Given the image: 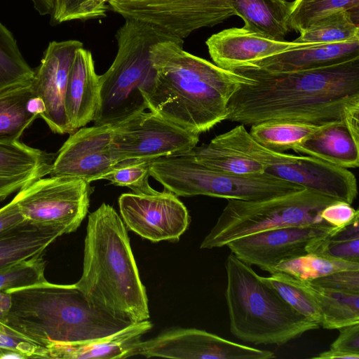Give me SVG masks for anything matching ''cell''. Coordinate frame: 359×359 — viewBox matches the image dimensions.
<instances>
[{
  "mask_svg": "<svg viewBox=\"0 0 359 359\" xmlns=\"http://www.w3.org/2000/svg\"><path fill=\"white\" fill-rule=\"evenodd\" d=\"M183 43L168 39L151 47L156 76L144 99L149 111L200 135L226 120L230 98L252 79L187 52Z\"/></svg>",
  "mask_w": 359,
  "mask_h": 359,
  "instance_id": "obj_2",
  "label": "cell"
},
{
  "mask_svg": "<svg viewBox=\"0 0 359 359\" xmlns=\"http://www.w3.org/2000/svg\"><path fill=\"white\" fill-rule=\"evenodd\" d=\"M116 126L82 127L70 134L58 151L49 175L83 180H102L119 162L111 149Z\"/></svg>",
  "mask_w": 359,
  "mask_h": 359,
  "instance_id": "obj_16",
  "label": "cell"
},
{
  "mask_svg": "<svg viewBox=\"0 0 359 359\" xmlns=\"http://www.w3.org/2000/svg\"><path fill=\"white\" fill-rule=\"evenodd\" d=\"M359 0H294L288 25L290 30L300 32L320 18L339 10L358 16Z\"/></svg>",
  "mask_w": 359,
  "mask_h": 359,
  "instance_id": "obj_34",
  "label": "cell"
},
{
  "mask_svg": "<svg viewBox=\"0 0 359 359\" xmlns=\"http://www.w3.org/2000/svg\"><path fill=\"white\" fill-rule=\"evenodd\" d=\"M25 220L14 197L11 202L0 208V233Z\"/></svg>",
  "mask_w": 359,
  "mask_h": 359,
  "instance_id": "obj_42",
  "label": "cell"
},
{
  "mask_svg": "<svg viewBox=\"0 0 359 359\" xmlns=\"http://www.w3.org/2000/svg\"><path fill=\"white\" fill-rule=\"evenodd\" d=\"M67 233L65 229L25 220L0 233V269L38 255L57 238Z\"/></svg>",
  "mask_w": 359,
  "mask_h": 359,
  "instance_id": "obj_24",
  "label": "cell"
},
{
  "mask_svg": "<svg viewBox=\"0 0 359 359\" xmlns=\"http://www.w3.org/2000/svg\"><path fill=\"white\" fill-rule=\"evenodd\" d=\"M117 53L110 67L99 75L100 106L94 125L117 126L148 109L144 97L151 92L156 71L151 47L172 38L144 22L125 19L116 31Z\"/></svg>",
  "mask_w": 359,
  "mask_h": 359,
  "instance_id": "obj_6",
  "label": "cell"
},
{
  "mask_svg": "<svg viewBox=\"0 0 359 359\" xmlns=\"http://www.w3.org/2000/svg\"><path fill=\"white\" fill-rule=\"evenodd\" d=\"M299 33L294 42L337 43L359 38V27L351 12L339 10L320 18Z\"/></svg>",
  "mask_w": 359,
  "mask_h": 359,
  "instance_id": "obj_30",
  "label": "cell"
},
{
  "mask_svg": "<svg viewBox=\"0 0 359 359\" xmlns=\"http://www.w3.org/2000/svg\"><path fill=\"white\" fill-rule=\"evenodd\" d=\"M34 74L13 34L0 22V90L29 82Z\"/></svg>",
  "mask_w": 359,
  "mask_h": 359,
  "instance_id": "obj_33",
  "label": "cell"
},
{
  "mask_svg": "<svg viewBox=\"0 0 359 359\" xmlns=\"http://www.w3.org/2000/svg\"><path fill=\"white\" fill-rule=\"evenodd\" d=\"M43 254L0 269V292L46 281Z\"/></svg>",
  "mask_w": 359,
  "mask_h": 359,
  "instance_id": "obj_37",
  "label": "cell"
},
{
  "mask_svg": "<svg viewBox=\"0 0 359 359\" xmlns=\"http://www.w3.org/2000/svg\"><path fill=\"white\" fill-rule=\"evenodd\" d=\"M100 106V84L90 50H77L69 74L65 110L70 134L93 121Z\"/></svg>",
  "mask_w": 359,
  "mask_h": 359,
  "instance_id": "obj_20",
  "label": "cell"
},
{
  "mask_svg": "<svg viewBox=\"0 0 359 359\" xmlns=\"http://www.w3.org/2000/svg\"><path fill=\"white\" fill-rule=\"evenodd\" d=\"M225 268L229 328L237 339L255 345L280 346L320 327L296 311L251 265L232 252Z\"/></svg>",
  "mask_w": 359,
  "mask_h": 359,
  "instance_id": "obj_5",
  "label": "cell"
},
{
  "mask_svg": "<svg viewBox=\"0 0 359 359\" xmlns=\"http://www.w3.org/2000/svg\"><path fill=\"white\" fill-rule=\"evenodd\" d=\"M55 158L19 140L0 142V201L48 175Z\"/></svg>",
  "mask_w": 359,
  "mask_h": 359,
  "instance_id": "obj_22",
  "label": "cell"
},
{
  "mask_svg": "<svg viewBox=\"0 0 359 359\" xmlns=\"http://www.w3.org/2000/svg\"><path fill=\"white\" fill-rule=\"evenodd\" d=\"M358 219L356 218L334 235L321 241L311 253L359 263Z\"/></svg>",
  "mask_w": 359,
  "mask_h": 359,
  "instance_id": "obj_35",
  "label": "cell"
},
{
  "mask_svg": "<svg viewBox=\"0 0 359 359\" xmlns=\"http://www.w3.org/2000/svg\"><path fill=\"white\" fill-rule=\"evenodd\" d=\"M320 216L332 226L345 227L359 217V212L351 204L341 201H336L327 205L321 211Z\"/></svg>",
  "mask_w": 359,
  "mask_h": 359,
  "instance_id": "obj_40",
  "label": "cell"
},
{
  "mask_svg": "<svg viewBox=\"0 0 359 359\" xmlns=\"http://www.w3.org/2000/svg\"><path fill=\"white\" fill-rule=\"evenodd\" d=\"M342 228L328 223L277 228L240 238L226 246L241 261L271 273L280 262L311 253L321 241Z\"/></svg>",
  "mask_w": 359,
  "mask_h": 359,
  "instance_id": "obj_13",
  "label": "cell"
},
{
  "mask_svg": "<svg viewBox=\"0 0 359 359\" xmlns=\"http://www.w3.org/2000/svg\"><path fill=\"white\" fill-rule=\"evenodd\" d=\"M198 163L214 170L238 175L264 172V167L229 143L222 134L210 143L196 146L187 153Z\"/></svg>",
  "mask_w": 359,
  "mask_h": 359,
  "instance_id": "obj_27",
  "label": "cell"
},
{
  "mask_svg": "<svg viewBox=\"0 0 359 359\" xmlns=\"http://www.w3.org/2000/svg\"><path fill=\"white\" fill-rule=\"evenodd\" d=\"M359 57V38L337 43H302L249 65L269 72L327 67Z\"/></svg>",
  "mask_w": 359,
  "mask_h": 359,
  "instance_id": "obj_21",
  "label": "cell"
},
{
  "mask_svg": "<svg viewBox=\"0 0 359 359\" xmlns=\"http://www.w3.org/2000/svg\"><path fill=\"white\" fill-rule=\"evenodd\" d=\"M339 334L330 346L331 349L359 354V323L339 329Z\"/></svg>",
  "mask_w": 359,
  "mask_h": 359,
  "instance_id": "obj_41",
  "label": "cell"
},
{
  "mask_svg": "<svg viewBox=\"0 0 359 359\" xmlns=\"http://www.w3.org/2000/svg\"><path fill=\"white\" fill-rule=\"evenodd\" d=\"M306 281L326 289L359 293V269L338 271Z\"/></svg>",
  "mask_w": 359,
  "mask_h": 359,
  "instance_id": "obj_39",
  "label": "cell"
},
{
  "mask_svg": "<svg viewBox=\"0 0 359 359\" xmlns=\"http://www.w3.org/2000/svg\"><path fill=\"white\" fill-rule=\"evenodd\" d=\"M146 320L131 324L106 337L52 345L45 349L44 358H126L137 355L142 337L152 328Z\"/></svg>",
  "mask_w": 359,
  "mask_h": 359,
  "instance_id": "obj_23",
  "label": "cell"
},
{
  "mask_svg": "<svg viewBox=\"0 0 359 359\" xmlns=\"http://www.w3.org/2000/svg\"><path fill=\"white\" fill-rule=\"evenodd\" d=\"M205 43L214 64L231 71L302 44L269 39L244 27L224 29L212 34Z\"/></svg>",
  "mask_w": 359,
  "mask_h": 359,
  "instance_id": "obj_18",
  "label": "cell"
},
{
  "mask_svg": "<svg viewBox=\"0 0 359 359\" xmlns=\"http://www.w3.org/2000/svg\"><path fill=\"white\" fill-rule=\"evenodd\" d=\"M83 47L78 40L50 42L31 81L34 93L46 107L41 116L55 133H69L65 110V95L69 71L75 54Z\"/></svg>",
  "mask_w": 359,
  "mask_h": 359,
  "instance_id": "obj_17",
  "label": "cell"
},
{
  "mask_svg": "<svg viewBox=\"0 0 359 359\" xmlns=\"http://www.w3.org/2000/svg\"><path fill=\"white\" fill-rule=\"evenodd\" d=\"M267 285L296 311L320 327L321 314L313 298L306 289L303 280L287 273L276 271L270 276H262Z\"/></svg>",
  "mask_w": 359,
  "mask_h": 359,
  "instance_id": "obj_32",
  "label": "cell"
},
{
  "mask_svg": "<svg viewBox=\"0 0 359 359\" xmlns=\"http://www.w3.org/2000/svg\"><path fill=\"white\" fill-rule=\"evenodd\" d=\"M88 219L83 273L76 286L115 318L132 323L149 320L146 290L123 220L105 203Z\"/></svg>",
  "mask_w": 359,
  "mask_h": 359,
  "instance_id": "obj_3",
  "label": "cell"
},
{
  "mask_svg": "<svg viewBox=\"0 0 359 359\" xmlns=\"http://www.w3.org/2000/svg\"><path fill=\"white\" fill-rule=\"evenodd\" d=\"M236 149L264 167V172L349 204L358 195L357 180L348 169L311 156L276 152L255 140L246 129L233 136Z\"/></svg>",
  "mask_w": 359,
  "mask_h": 359,
  "instance_id": "obj_9",
  "label": "cell"
},
{
  "mask_svg": "<svg viewBox=\"0 0 359 359\" xmlns=\"http://www.w3.org/2000/svg\"><path fill=\"white\" fill-rule=\"evenodd\" d=\"M358 145L359 108L341 121L321 126L293 151L348 169L359 165Z\"/></svg>",
  "mask_w": 359,
  "mask_h": 359,
  "instance_id": "obj_19",
  "label": "cell"
},
{
  "mask_svg": "<svg viewBox=\"0 0 359 359\" xmlns=\"http://www.w3.org/2000/svg\"><path fill=\"white\" fill-rule=\"evenodd\" d=\"M23 358V357L13 351L9 349L0 348V358Z\"/></svg>",
  "mask_w": 359,
  "mask_h": 359,
  "instance_id": "obj_46",
  "label": "cell"
},
{
  "mask_svg": "<svg viewBox=\"0 0 359 359\" xmlns=\"http://www.w3.org/2000/svg\"><path fill=\"white\" fill-rule=\"evenodd\" d=\"M97 1H101V2L108 3L109 1H110L111 0H97Z\"/></svg>",
  "mask_w": 359,
  "mask_h": 359,
  "instance_id": "obj_47",
  "label": "cell"
},
{
  "mask_svg": "<svg viewBox=\"0 0 359 359\" xmlns=\"http://www.w3.org/2000/svg\"><path fill=\"white\" fill-rule=\"evenodd\" d=\"M198 142L199 135L186 131L151 111H144L116 126L111 145L121 161L185 154Z\"/></svg>",
  "mask_w": 359,
  "mask_h": 359,
  "instance_id": "obj_12",
  "label": "cell"
},
{
  "mask_svg": "<svg viewBox=\"0 0 359 359\" xmlns=\"http://www.w3.org/2000/svg\"><path fill=\"white\" fill-rule=\"evenodd\" d=\"M357 269L359 263L308 253L280 262L271 273L280 271L301 280H311L338 271Z\"/></svg>",
  "mask_w": 359,
  "mask_h": 359,
  "instance_id": "obj_31",
  "label": "cell"
},
{
  "mask_svg": "<svg viewBox=\"0 0 359 359\" xmlns=\"http://www.w3.org/2000/svg\"><path fill=\"white\" fill-rule=\"evenodd\" d=\"M11 306V297L9 294L0 292V320L3 321Z\"/></svg>",
  "mask_w": 359,
  "mask_h": 359,
  "instance_id": "obj_45",
  "label": "cell"
},
{
  "mask_svg": "<svg viewBox=\"0 0 359 359\" xmlns=\"http://www.w3.org/2000/svg\"><path fill=\"white\" fill-rule=\"evenodd\" d=\"M6 292L11 306L3 322L45 348L106 337L133 324L93 305L75 283L46 280Z\"/></svg>",
  "mask_w": 359,
  "mask_h": 359,
  "instance_id": "obj_4",
  "label": "cell"
},
{
  "mask_svg": "<svg viewBox=\"0 0 359 359\" xmlns=\"http://www.w3.org/2000/svg\"><path fill=\"white\" fill-rule=\"evenodd\" d=\"M34 9L41 15H50L54 6V0H31Z\"/></svg>",
  "mask_w": 359,
  "mask_h": 359,
  "instance_id": "obj_44",
  "label": "cell"
},
{
  "mask_svg": "<svg viewBox=\"0 0 359 359\" xmlns=\"http://www.w3.org/2000/svg\"><path fill=\"white\" fill-rule=\"evenodd\" d=\"M320 126L298 121L271 120L252 125L248 132L262 147L276 152H284L293 150Z\"/></svg>",
  "mask_w": 359,
  "mask_h": 359,
  "instance_id": "obj_29",
  "label": "cell"
},
{
  "mask_svg": "<svg viewBox=\"0 0 359 359\" xmlns=\"http://www.w3.org/2000/svg\"><path fill=\"white\" fill-rule=\"evenodd\" d=\"M303 281L320 310V327L339 330L359 323V293L326 289Z\"/></svg>",
  "mask_w": 359,
  "mask_h": 359,
  "instance_id": "obj_28",
  "label": "cell"
},
{
  "mask_svg": "<svg viewBox=\"0 0 359 359\" xmlns=\"http://www.w3.org/2000/svg\"><path fill=\"white\" fill-rule=\"evenodd\" d=\"M150 176L177 196H208L259 200L304 189L265 172L238 175L208 168L188 154L161 157L150 163Z\"/></svg>",
  "mask_w": 359,
  "mask_h": 359,
  "instance_id": "obj_8",
  "label": "cell"
},
{
  "mask_svg": "<svg viewBox=\"0 0 359 359\" xmlns=\"http://www.w3.org/2000/svg\"><path fill=\"white\" fill-rule=\"evenodd\" d=\"M311 358L316 359H359V354L345 353L334 349L318 353L317 355L313 356Z\"/></svg>",
  "mask_w": 359,
  "mask_h": 359,
  "instance_id": "obj_43",
  "label": "cell"
},
{
  "mask_svg": "<svg viewBox=\"0 0 359 359\" xmlns=\"http://www.w3.org/2000/svg\"><path fill=\"white\" fill-rule=\"evenodd\" d=\"M251 78L230 98L227 118L243 125L286 120L324 126L359 108V57L317 69L269 72L252 66Z\"/></svg>",
  "mask_w": 359,
  "mask_h": 359,
  "instance_id": "obj_1",
  "label": "cell"
},
{
  "mask_svg": "<svg viewBox=\"0 0 359 359\" xmlns=\"http://www.w3.org/2000/svg\"><path fill=\"white\" fill-rule=\"evenodd\" d=\"M31 81L0 90V142L19 140L25 130L38 118L28 107L34 95Z\"/></svg>",
  "mask_w": 359,
  "mask_h": 359,
  "instance_id": "obj_26",
  "label": "cell"
},
{
  "mask_svg": "<svg viewBox=\"0 0 359 359\" xmlns=\"http://www.w3.org/2000/svg\"><path fill=\"white\" fill-rule=\"evenodd\" d=\"M109 9L107 3L97 0H54L50 23L57 25L72 20L104 18Z\"/></svg>",
  "mask_w": 359,
  "mask_h": 359,
  "instance_id": "obj_38",
  "label": "cell"
},
{
  "mask_svg": "<svg viewBox=\"0 0 359 359\" xmlns=\"http://www.w3.org/2000/svg\"><path fill=\"white\" fill-rule=\"evenodd\" d=\"M137 355L179 359H270V351L236 343L196 328H178L141 341Z\"/></svg>",
  "mask_w": 359,
  "mask_h": 359,
  "instance_id": "obj_15",
  "label": "cell"
},
{
  "mask_svg": "<svg viewBox=\"0 0 359 359\" xmlns=\"http://www.w3.org/2000/svg\"><path fill=\"white\" fill-rule=\"evenodd\" d=\"M234 15L243 27L265 38L284 41L291 31L289 18L292 1L287 0H229Z\"/></svg>",
  "mask_w": 359,
  "mask_h": 359,
  "instance_id": "obj_25",
  "label": "cell"
},
{
  "mask_svg": "<svg viewBox=\"0 0 359 359\" xmlns=\"http://www.w3.org/2000/svg\"><path fill=\"white\" fill-rule=\"evenodd\" d=\"M109 9L184 40L194 31L235 15L229 0H111Z\"/></svg>",
  "mask_w": 359,
  "mask_h": 359,
  "instance_id": "obj_10",
  "label": "cell"
},
{
  "mask_svg": "<svg viewBox=\"0 0 359 359\" xmlns=\"http://www.w3.org/2000/svg\"><path fill=\"white\" fill-rule=\"evenodd\" d=\"M336 201L306 189L259 200L229 199L201 248H222L232 241L273 229L327 223L321 211Z\"/></svg>",
  "mask_w": 359,
  "mask_h": 359,
  "instance_id": "obj_7",
  "label": "cell"
},
{
  "mask_svg": "<svg viewBox=\"0 0 359 359\" xmlns=\"http://www.w3.org/2000/svg\"><path fill=\"white\" fill-rule=\"evenodd\" d=\"M118 203L126 226L154 243L177 242L190 223L184 203L165 189L151 194H123Z\"/></svg>",
  "mask_w": 359,
  "mask_h": 359,
  "instance_id": "obj_14",
  "label": "cell"
},
{
  "mask_svg": "<svg viewBox=\"0 0 359 359\" xmlns=\"http://www.w3.org/2000/svg\"><path fill=\"white\" fill-rule=\"evenodd\" d=\"M93 189L83 180L41 177L15 196L24 218L32 223L60 226L75 231L86 216Z\"/></svg>",
  "mask_w": 359,
  "mask_h": 359,
  "instance_id": "obj_11",
  "label": "cell"
},
{
  "mask_svg": "<svg viewBox=\"0 0 359 359\" xmlns=\"http://www.w3.org/2000/svg\"><path fill=\"white\" fill-rule=\"evenodd\" d=\"M153 160L127 159L118 162L103 178L116 186L126 187L133 193L151 194L154 189L149 183L150 163Z\"/></svg>",
  "mask_w": 359,
  "mask_h": 359,
  "instance_id": "obj_36",
  "label": "cell"
}]
</instances>
